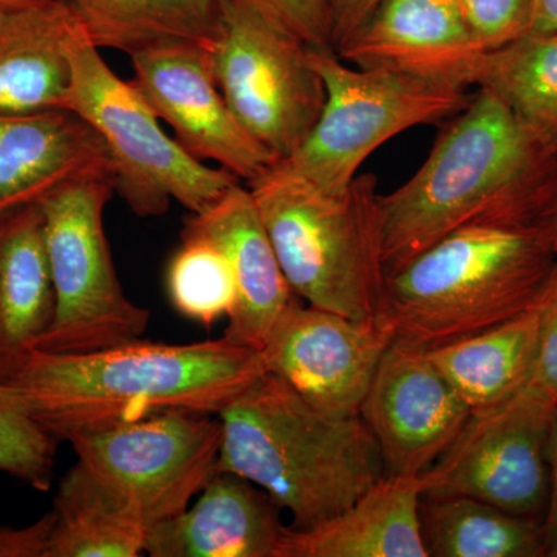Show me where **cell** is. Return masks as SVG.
<instances>
[{
    "mask_svg": "<svg viewBox=\"0 0 557 557\" xmlns=\"http://www.w3.org/2000/svg\"><path fill=\"white\" fill-rule=\"evenodd\" d=\"M428 557H547L542 519L511 515L463 496H423Z\"/></svg>",
    "mask_w": 557,
    "mask_h": 557,
    "instance_id": "obj_25",
    "label": "cell"
},
{
    "mask_svg": "<svg viewBox=\"0 0 557 557\" xmlns=\"http://www.w3.org/2000/svg\"><path fill=\"white\" fill-rule=\"evenodd\" d=\"M547 557H557V542L548 548Z\"/></svg>",
    "mask_w": 557,
    "mask_h": 557,
    "instance_id": "obj_38",
    "label": "cell"
},
{
    "mask_svg": "<svg viewBox=\"0 0 557 557\" xmlns=\"http://www.w3.org/2000/svg\"><path fill=\"white\" fill-rule=\"evenodd\" d=\"M310 49L333 50L330 0H242Z\"/></svg>",
    "mask_w": 557,
    "mask_h": 557,
    "instance_id": "obj_31",
    "label": "cell"
},
{
    "mask_svg": "<svg viewBox=\"0 0 557 557\" xmlns=\"http://www.w3.org/2000/svg\"><path fill=\"white\" fill-rule=\"evenodd\" d=\"M57 311L39 203L0 209V381L38 348Z\"/></svg>",
    "mask_w": 557,
    "mask_h": 557,
    "instance_id": "obj_21",
    "label": "cell"
},
{
    "mask_svg": "<svg viewBox=\"0 0 557 557\" xmlns=\"http://www.w3.org/2000/svg\"><path fill=\"white\" fill-rule=\"evenodd\" d=\"M24 2H32V0H0V7L17 5Z\"/></svg>",
    "mask_w": 557,
    "mask_h": 557,
    "instance_id": "obj_37",
    "label": "cell"
},
{
    "mask_svg": "<svg viewBox=\"0 0 557 557\" xmlns=\"http://www.w3.org/2000/svg\"><path fill=\"white\" fill-rule=\"evenodd\" d=\"M420 475H384L343 512L317 527H288L281 557H428Z\"/></svg>",
    "mask_w": 557,
    "mask_h": 557,
    "instance_id": "obj_20",
    "label": "cell"
},
{
    "mask_svg": "<svg viewBox=\"0 0 557 557\" xmlns=\"http://www.w3.org/2000/svg\"><path fill=\"white\" fill-rule=\"evenodd\" d=\"M557 33V0H533L530 30L527 35Z\"/></svg>",
    "mask_w": 557,
    "mask_h": 557,
    "instance_id": "obj_35",
    "label": "cell"
},
{
    "mask_svg": "<svg viewBox=\"0 0 557 557\" xmlns=\"http://www.w3.org/2000/svg\"><path fill=\"white\" fill-rule=\"evenodd\" d=\"M79 25L69 0L0 7V115L67 109L69 46Z\"/></svg>",
    "mask_w": 557,
    "mask_h": 557,
    "instance_id": "obj_19",
    "label": "cell"
},
{
    "mask_svg": "<svg viewBox=\"0 0 557 557\" xmlns=\"http://www.w3.org/2000/svg\"><path fill=\"white\" fill-rule=\"evenodd\" d=\"M482 49L456 0H380L336 54L359 69L388 70L471 87Z\"/></svg>",
    "mask_w": 557,
    "mask_h": 557,
    "instance_id": "obj_15",
    "label": "cell"
},
{
    "mask_svg": "<svg viewBox=\"0 0 557 557\" xmlns=\"http://www.w3.org/2000/svg\"><path fill=\"white\" fill-rule=\"evenodd\" d=\"M83 178L113 180V171L100 135L79 115L69 109L0 115V209L38 203Z\"/></svg>",
    "mask_w": 557,
    "mask_h": 557,
    "instance_id": "obj_18",
    "label": "cell"
},
{
    "mask_svg": "<svg viewBox=\"0 0 557 557\" xmlns=\"http://www.w3.org/2000/svg\"><path fill=\"white\" fill-rule=\"evenodd\" d=\"M222 438L218 416L174 410L69 443L91 478L150 530L199 497L218 472Z\"/></svg>",
    "mask_w": 557,
    "mask_h": 557,
    "instance_id": "obj_10",
    "label": "cell"
},
{
    "mask_svg": "<svg viewBox=\"0 0 557 557\" xmlns=\"http://www.w3.org/2000/svg\"><path fill=\"white\" fill-rule=\"evenodd\" d=\"M379 3L380 0H330L335 53L364 24Z\"/></svg>",
    "mask_w": 557,
    "mask_h": 557,
    "instance_id": "obj_33",
    "label": "cell"
},
{
    "mask_svg": "<svg viewBox=\"0 0 557 557\" xmlns=\"http://www.w3.org/2000/svg\"><path fill=\"white\" fill-rule=\"evenodd\" d=\"M209 54L215 83L240 126L277 163L292 156L325 104L310 47L242 0H230Z\"/></svg>",
    "mask_w": 557,
    "mask_h": 557,
    "instance_id": "obj_9",
    "label": "cell"
},
{
    "mask_svg": "<svg viewBox=\"0 0 557 557\" xmlns=\"http://www.w3.org/2000/svg\"><path fill=\"white\" fill-rule=\"evenodd\" d=\"M536 357L530 379L519 394L553 409L557 405V258L537 300Z\"/></svg>",
    "mask_w": 557,
    "mask_h": 557,
    "instance_id": "obj_30",
    "label": "cell"
},
{
    "mask_svg": "<svg viewBox=\"0 0 557 557\" xmlns=\"http://www.w3.org/2000/svg\"><path fill=\"white\" fill-rule=\"evenodd\" d=\"M53 522L50 511L27 527H0V557H44Z\"/></svg>",
    "mask_w": 557,
    "mask_h": 557,
    "instance_id": "obj_32",
    "label": "cell"
},
{
    "mask_svg": "<svg viewBox=\"0 0 557 557\" xmlns=\"http://www.w3.org/2000/svg\"><path fill=\"white\" fill-rule=\"evenodd\" d=\"M44 557H138L149 527L76 463L62 478Z\"/></svg>",
    "mask_w": 557,
    "mask_h": 557,
    "instance_id": "obj_24",
    "label": "cell"
},
{
    "mask_svg": "<svg viewBox=\"0 0 557 557\" xmlns=\"http://www.w3.org/2000/svg\"><path fill=\"white\" fill-rule=\"evenodd\" d=\"M552 409L518 394L471 417L453 446L420 475L423 496H463L511 515L544 520L548 504L545 454Z\"/></svg>",
    "mask_w": 557,
    "mask_h": 557,
    "instance_id": "obj_11",
    "label": "cell"
},
{
    "mask_svg": "<svg viewBox=\"0 0 557 557\" xmlns=\"http://www.w3.org/2000/svg\"><path fill=\"white\" fill-rule=\"evenodd\" d=\"M482 51L500 49L530 30L533 0H456Z\"/></svg>",
    "mask_w": 557,
    "mask_h": 557,
    "instance_id": "obj_29",
    "label": "cell"
},
{
    "mask_svg": "<svg viewBox=\"0 0 557 557\" xmlns=\"http://www.w3.org/2000/svg\"><path fill=\"white\" fill-rule=\"evenodd\" d=\"M247 186L300 300L358 321L383 317L387 271L375 175L359 174L332 194L274 164Z\"/></svg>",
    "mask_w": 557,
    "mask_h": 557,
    "instance_id": "obj_5",
    "label": "cell"
},
{
    "mask_svg": "<svg viewBox=\"0 0 557 557\" xmlns=\"http://www.w3.org/2000/svg\"><path fill=\"white\" fill-rule=\"evenodd\" d=\"M395 332L386 318L358 321L300 299L282 311L259 355L263 370L311 408L359 417L362 401Z\"/></svg>",
    "mask_w": 557,
    "mask_h": 557,
    "instance_id": "obj_12",
    "label": "cell"
},
{
    "mask_svg": "<svg viewBox=\"0 0 557 557\" xmlns=\"http://www.w3.org/2000/svg\"><path fill=\"white\" fill-rule=\"evenodd\" d=\"M556 182L557 157L504 102L478 89L467 108L446 121L416 174L380 194L386 271L457 230L541 223Z\"/></svg>",
    "mask_w": 557,
    "mask_h": 557,
    "instance_id": "obj_1",
    "label": "cell"
},
{
    "mask_svg": "<svg viewBox=\"0 0 557 557\" xmlns=\"http://www.w3.org/2000/svg\"><path fill=\"white\" fill-rule=\"evenodd\" d=\"M265 373L259 351L226 338L193 344L131 341L91 354L30 351L5 381L61 442L157 413L220 416Z\"/></svg>",
    "mask_w": 557,
    "mask_h": 557,
    "instance_id": "obj_2",
    "label": "cell"
},
{
    "mask_svg": "<svg viewBox=\"0 0 557 557\" xmlns=\"http://www.w3.org/2000/svg\"><path fill=\"white\" fill-rule=\"evenodd\" d=\"M112 178L65 183L38 203L57 295V311L39 350L91 354L137 341L150 313L121 287L104 231Z\"/></svg>",
    "mask_w": 557,
    "mask_h": 557,
    "instance_id": "obj_8",
    "label": "cell"
},
{
    "mask_svg": "<svg viewBox=\"0 0 557 557\" xmlns=\"http://www.w3.org/2000/svg\"><path fill=\"white\" fill-rule=\"evenodd\" d=\"M545 454H547L549 490L547 511L542 522H544L548 552V548L557 542V405L549 412Z\"/></svg>",
    "mask_w": 557,
    "mask_h": 557,
    "instance_id": "obj_34",
    "label": "cell"
},
{
    "mask_svg": "<svg viewBox=\"0 0 557 557\" xmlns=\"http://www.w3.org/2000/svg\"><path fill=\"white\" fill-rule=\"evenodd\" d=\"M183 233L214 242L236 278V306L223 338L259 351L274 322L298 296L289 287L248 186H231L214 203L190 214Z\"/></svg>",
    "mask_w": 557,
    "mask_h": 557,
    "instance_id": "obj_16",
    "label": "cell"
},
{
    "mask_svg": "<svg viewBox=\"0 0 557 557\" xmlns=\"http://www.w3.org/2000/svg\"><path fill=\"white\" fill-rule=\"evenodd\" d=\"M218 471L258 485L307 530L335 518L387 474L361 417L319 412L263 373L219 416Z\"/></svg>",
    "mask_w": 557,
    "mask_h": 557,
    "instance_id": "obj_3",
    "label": "cell"
},
{
    "mask_svg": "<svg viewBox=\"0 0 557 557\" xmlns=\"http://www.w3.org/2000/svg\"><path fill=\"white\" fill-rule=\"evenodd\" d=\"M310 61L324 81V109L306 141L277 166L325 193H344L388 139L445 123L472 98L463 87L355 67L333 50L310 49Z\"/></svg>",
    "mask_w": 557,
    "mask_h": 557,
    "instance_id": "obj_7",
    "label": "cell"
},
{
    "mask_svg": "<svg viewBox=\"0 0 557 557\" xmlns=\"http://www.w3.org/2000/svg\"><path fill=\"white\" fill-rule=\"evenodd\" d=\"M69 58L67 109L100 135L112 161L115 190L138 218L166 214L171 201L196 214L240 182L223 168L194 159L170 137L156 110L132 81L109 67L83 25L70 40Z\"/></svg>",
    "mask_w": 557,
    "mask_h": 557,
    "instance_id": "obj_6",
    "label": "cell"
},
{
    "mask_svg": "<svg viewBox=\"0 0 557 557\" xmlns=\"http://www.w3.org/2000/svg\"><path fill=\"white\" fill-rule=\"evenodd\" d=\"M168 296L183 318L212 327L236 306L233 269L223 249L197 234L182 233V245L166 271Z\"/></svg>",
    "mask_w": 557,
    "mask_h": 557,
    "instance_id": "obj_27",
    "label": "cell"
},
{
    "mask_svg": "<svg viewBox=\"0 0 557 557\" xmlns=\"http://www.w3.org/2000/svg\"><path fill=\"white\" fill-rule=\"evenodd\" d=\"M359 417L379 443L387 474L418 478L453 446L471 410L428 350L395 339L381 359Z\"/></svg>",
    "mask_w": 557,
    "mask_h": 557,
    "instance_id": "obj_14",
    "label": "cell"
},
{
    "mask_svg": "<svg viewBox=\"0 0 557 557\" xmlns=\"http://www.w3.org/2000/svg\"><path fill=\"white\" fill-rule=\"evenodd\" d=\"M539 300V299H537ZM537 302L533 309L478 335L428 350L471 417L505 405L525 386L536 357Z\"/></svg>",
    "mask_w": 557,
    "mask_h": 557,
    "instance_id": "obj_22",
    "label": "cell"
},
{
    "mask_svg": "<svg viewBox=\"0 0 557 557\" xmlns=\"http://www.w3.org/2000/svg\"><path fill=\"white\" fill-rule=\"evenodd\" d=\"M541 223L545 226V230L548 231V234L552 236V239L555 242L557 248V182L555 193H553L552 200H549L547 211H545Z\"/></svg>",
    "mask_w": 557,
    "mask_h": 557,
    "instance_id": "obj_36",
    "label": "cell"
},
{
    "mask_svg": "<svg viewBox=\"0 0 557 557\" xmlns=\"http://www.w3.org/2000/svg\"><path fill=\"white\" fill-rule=\"evenodd\" d=\"M282 508L249 480L218 471L193 507L150 528L152 557H281Z\"/></svg>",
    "mask_w": 557,
    "mask_h": 557,
    "instance_id": "obj_17",
    "label": "cell"
},
{
    "mask_svg": "<svg viewBox=\"0 0 557 557\" xmlns=\"http://www.w3.org/2000/svg\"><path fill=\"white\" fill-rule=\"evenodd\" d=\"M97 49L138 53L161 44L211 50L230 0H69Z\"/></svg>",
    "mask_w": 557,
    "mask_h": 557,
    "instance_id": "obj_23",
    "label": "cell"
},
{
    "mask_svg": "<svg viewBox=\"0 0 557 557\" xmlns=\"http://www.w3.org/2000/svg\"><path fill=\"white\" fill-rule=\"evenodd\" d=\"M131 62L132 84L190 157L212 161L247 183L277 164L231 112L209 50L189 42L161 44L132 54Z\"/></svg>",
    "mask_w": 557,
    "mask_h": 557,
    "instance_id": "obj_13",
    "label": "cell"
},
{
    "mask_svg": "<svg viewBox=\"0 0 557 557\" xmlns=\"http://www.w3.org/2000/svg\"><path fill=\"white\" fill-rule=\"evenodd\" d=\"M471 87L504 102L523 129L557 157V33L525 35L483 51Z\"/></svg>",
    "mask_w": 557,
    "mask_h": 557,
    "instance_id": "obj_26",
    "label": "cell"
},
{
    "mask_svg": "<svg viewBox=\"0 0 557 557\" xmlns=\"http://www.w3.org/2000/svg\"><path fill=\"white\" fill-rule=\"evenodd\" d=\"M556 258L542 223L454 231L387 271L383 317L424 350L478 335L533 309Z\"/></svg>",
    "mask_w": 557,
    "mask_h": 557,
    "instance_id": "obj_4",
    "label": "cell"
},
{
    "mask_svg": "<svg viewBox=\"0 0 557 557\" xmlns=\"http://www.w3.org/2000/svg\"><path fill=\"white\" fill-rule=\"evenodd\" d=\"M58 442L0 381V472L46 493L53 485Z\"/></svg>",
    "mask_w": 557,
    "mask_h": 557,
    "instance_id": "obj_28",
    "label": "cell"
}]
</instances>
